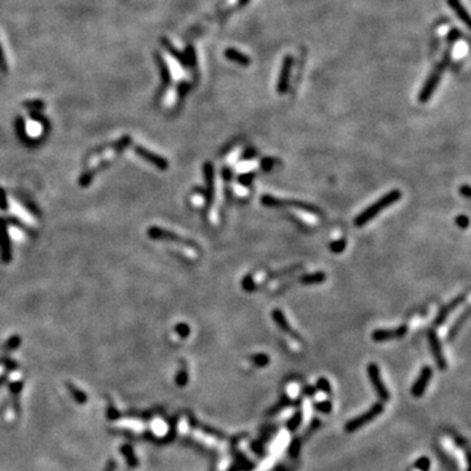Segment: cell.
I'll return each instance as SVG.
<instances>
[{"mask_svg": "<svg viewBox=\"0 0 471 471\" xmlns=\"http://www.w3.org/2000/svg\"><path fill=\"white\" fill-rule=\"evenodd\" d=\"M401 198H402V191L400 189H393L389 193L382 195L381 198L377 199L374 203H372L371 205H368L367 208L363 209L359 215L355 216L353 224L359 228L367 225L368 223H371L374 217H377L384 209L389 208L393 204H396L397 202H400Z\"/></svg>", "mask_w": 471, "mask_h": 471, "instance_id": "6da1fadb", "label": "cell"}, {"mask_svg": "<svg viewBox=\"0 0 471 471\" xmlns=\"http://www.w3.org/2000/svg\"><path fill=\"white\" fill-rule=\"evenodd\" d=\"M261 203L265 207L269 208H281V207H293L296 209L304 211V212L312 213V215H321V211L317 205L312 204V203H306V202L296 201V199H281L272 197L270 194H265L261 197Z\"/></svg>", "mask_w": 471, "mask_h": 471, "instance_id": "7a4b0ae2", "label": "cell"}, {"mask_svg": "<svg viewBox=\"0 0 471 471\" xmlns=\"http://www.w3.org/2000/svg\"><path fill=\"white\" fill-rule=\"evenodd\" d=\"M382 410H384V407H382L381 403H376L373 406L367 411V412H364L363 415H360V416L355 417L351 421H348L347 424H345V431L347 432H355L356 429L361 428L363 425H365L367 423L372 421L376 416L381 414Z\"/></svg>", "mask_w": 471, "mask_h": 471, "instance_id": "3957f363", "label": "cell"}, {"mask_svg": "<svg viewBox=\"0 0 471 471\" xmlns=\"http://www.w3.org/2000/svg\"><path fill=\"white\" fill-rule=\"evenodd\" d=\"M368 374H369V380H371L372 385H373L374 390H376V393L378 394V397H380L382 401L390 400V394H389L388 389L385 388V384L382 381L381 372H380V368H378L377 364H369V367H368Z\"/></svg>", "mask_w": 471, "mask_h": 471, "instance_id": "277c9868", "label": "cell"}, {"mask_svg": "<svg viewBox=\"0 0 471 471\" xmlns=\"http://www.w3.org/2000/svg\"><path fill=\"white\" fill-rule=\"evenodd\" d=\"M203 173H204L205 180V207L209 208L215 198V169L211 162L204 164Z\"/></svg>", "mask_w": 471, "mask_h": 471, "instance_id": "5b68a950", "label": "cell"}, {"mask_svg": "<svg viewBox=\"0 0 471 471\" xmlns=\"http://www.w3.org/2000/svg\"><path fill=\"white\" fill-rule=\"evenodd\" d=\"M407 333V326H400L396 329H377L372 333V339L374 342H386L393 339L403 338Z\"/></svg>", "mask_w": 471, "mask_h": 471, "instance_id": "8992f818", "label": "cell"}, {"mask_svg": "<svg viewBox=\"0 0 471 471\" xmlns=\"http://www.w3.org/2000/svg\"><path fill=\"white\" fill-rule=\"evenodd\" d=\"M466 299H468V295H466V293H462V295H458L457 297H454V299L448 302V304H445V305L439 310L437 316H436L435 326H441L446 321L448 316H449L453 310L457 309L461 304H464V302L466 301Z\"/></svg>", "mask_w": 471, "mask_h": 471, "instance_id": "52a82bcc", "label": "cell"}, {"mask_svg": "<svg viewBox=\"0 0 471 471\" xmlns=\"http://www.w3.org/2000/svg\"><path fill=\"white\" fill-rule=\"evenodd\" d=\"M428 340H429V345H431L432 353H433V357H435V361L437 363L440 369H445L446 360H445V356H444L443 347H441V342H440L439 335H437V333H436L435 330L428 331Z\"/></svg>", "mask_w": 471, "mask_h": 471, "instance_id": "ba28073f", "label": "cell"}, {"mask_svg": "<svg viewBox=\"0 0 471 471\" xmlns=\"http://www.w3.org/2000/svg\"><path fill=\"white\" fill-rule=\"evenodd\" d=\"M271 317H272V320L275 321V324L277 325V328L280 329L283 333L288 334L289 336H292V338L299 339V340L301 339L299 336V334H297V333H296V331L291 328V325H289V322H288L287 317H285V314H284V312H283V310L273 309L272 312H271Z\"/></svg>", "mask_w": 471, "mask_h": 471, "instance_id": "9c48e42d", "label": "cell"}, {"mask_svg": "<svg viewBox=\"0 0 471 471\" xmlns=\"http://www.w3.org/2000/svg\"><path fill=\"white\" fill-rule=\"evenodd\" d=\"M431 377H432L431 367L425 365V367H423L420 374H419V377H417V380L415 381L414 386H412V396L420 397L421 394L424 393L425 389H427L428 382L431 381Z\"/></svg>", "mask_w": 471, "mask_h": 471, "instance_id": "30bf717a", "label": "cell"}, {"mask_svg": "<svg viewBox=\"0 0 471 471\" xmlns=\"http://www.w3.org/2000/svg\"><path fill=\"white\" fill-rule=\"evenodd\" d=\"M440 77H441V69H437V71L433 72V75L427 80V83L424 84L420 94H419V100H420L421 102H427V101L432 97V94H433L435 89L437 88Z\"/></svg>", "mask_w": 471, "mask_h": 471, "instance_id": "8fae6325", "label": "cell"}, {"mask_svg": "<svg viewBox=\"0 0 471 471\" xmlns=\"http://www.w3.org/2000/svg\"><path fill=\"white\" fill-rule=\"evenodd\" d=\"M328 279V275L324 271H316V272H310L302 275L299 279L300 284L302 285H318L322 284L325 280Z\"/></svg>", "mask_w": 471, "mask_h": 471, "instance_id": "7c38bea8", "label": "cell"}, {"mask_svg": "<svg viewBox=\"0 0 471 471\" xmlns=\"http://www.w3.org/2000/svg\"><path fill=\"white\" fill-rule=\"evenodd\" d=\"M469 313H470V309H469V306H466V309H465L464 314H461L460 318H458V320L456 321V322H454L453 326L450 328L449 333H448V340H450V339H453L454 336L457 335V333H458V331H460V329L462 328V326H464L465 322H466V321L469 320V317H470V314H469Z\"/></svg>", "mask_w": 471, "mask_h": 471, "instance_id": "4fadbf2b", "label": "cell"}, {"mask_svg": "<svg viewBox=\"0 0 471 471\" xmlns=\"http://www.w3.org/2000/svg\"><path fill=\"white\" fill-rule=\"evenodd\" d=\"M289 68H291V63L289 61L285 62L284 67L281 69V73L279 76V81H277V92L279 93H284L288 89V79H289Z\"/></svg>", "mask_w": 471, "mask_h": 471, "instance_id": "5bb4252c", "label": "cell"}, {"mask_svg": "<svg viewBox=\"0 0 471 471\" xmlns=\"http://www.w3.org/2000/svg\"><path fill=\"white\" fill-rule=\"evenodd\" d=\"M225 55H227V58L228 59H230V61L237 62L238 65H242V66L249 65V59L245 57V55H242L241 53H237V51H234V50H227Z\"/></svg>", "mask_w": 471, "mask_h": 471, "instance_id": "9a60e30c", "label": "cell"}, {"mask_svg": "<svg viewBox=\"0 0 471 471\" xmlns=\"http://www.w3.org/2000/svg\"><path fill=\"white\" fill-rule=\"evenodd\" d=\"M345 246H347V241H345L344 238H339L336 241H333L330 244V250L334 254H340V253L344 252Z\"/></svg>", "mask_w": 471, "mask_h": 471, "instance_id": "2e32d148", "label": "cell"}, {"mask_svg": "<svg viewBox=\"0 0 471 471\" xmlns=\"http://www.w3.org/2000/svg\"><path fill=\"white\" fill-rule=\"evenodd\" d=\"M242 288H244L246 292H252L256 289V283H254V279L252 277V275H246V276L242 279Z\"/></svg>", "mask_w": 471, "mask_h": 471, "instance_id": "e0dca14e", "label": "cell"}, {"mask_svg": "<svg viewBox=\"0 0 471 471\" xmlns=\"http://www.w3.org/2000/svg\"><path fill=\"white\" fill-rule=\"evenodd\" d=\"M254 177H256V173H245L238 177V182L244 186H249L254 180Z\"/></svg>", "mask_w": 471, "mask_h": 471, "instance_id": "ac0fdd59", "label": "cell"}, {"mask_svg": "<svg viewBox=\"0 0 471 471\" xmlns=\"http://www.w3.org/2000/svg\"><path fill=\"white\" fill-rule=\"evenodd\" d=\"M456 224H457V227H460L461 229H466V228H469V224H470L469 216L458 215L457 217H456Z\"/></svg>", "mask_w": 471, "mask_h": 471, "instance_id": "d6986e66", "label": "cell"}, {"mask_svg": "<svg viewBox=\"0 0 471 471\" xmlns=\"http://www.w3.org/2000/svg\"><path fill=\"white\" fill-rule=\"evenodd\" d=\"M253 361H254L258 367H265L266 364H269L270 359H269V356L265 355V353H259V355H256V356L253 357Z\"/></svg>", "mask_w": 471, "mask_h": 471, "instance_id": "ffe728a7", "label": "cell"}, {"mask_svg": "<svg viewBox=\"0 0 471 471\" xmlns=\"http://www.w3.org/2000/svg\"><path fill=\"white\" fill-rule=\"evenodd\" d=\"M317 386H318L321 390H325L326 393L330 392V384H329V381L326 380V378H320L318 382H317Z\"/></svg>", "mask_w": 471, "mask_h": 471, "instance_id": "44dd1931", "label": "cell"}, {"mask_svg": "<svg viewBox=\"0 0 471 471\" xmlns=\"http://www.w3.org/2000/svg\"><path fill=\"white\" fill-rule=\"evenodd\" d=\"M261 165H262V168L266 170V172H269V170H271V168H272L273 161L270 157H266V158H263L262 162H261Z\"/></svg>", "mask_w": 471, "mask_h": 471, "instance_id": "7402d4cb", "label": "cell"}, {"mask_svg": "<svg viewBox=\"0 0 471 471\" xmlns=\"http://www.w3.org/2000/svg\"><path fill=\"white\" fill-rule=\"evenodd\" d=\"M317 408H318L320 411H322V412H330V411H331V403L330 402L318 403V404H317Z\"/></svg>", "mask_w": 471, "mask_h": 471, "instance_id": "603a6c76", "label": "cell"}, {"mask_svg": "<svg viewBox=\"0 0 471 471\" xmlns=\"http://www.w3.org/2000/svg\"><path fill=\"white\" fill-rule=\"evenodd\" d=\"M460 193H461V195H464L465 198L469 199V198H470V195H471L470 186H469V185H464V186L460 189Z\"/></svg>", "mask_w": 471, "mask_h": 471, "instance_id": "cb8c5ba5", "label": "cell"}, {"mask_svg": "<svg viewBox=\"0 0 471 471\" xmlns=\"http://www.w3.org/2000/svg\"><path fill=\"white\" fill-rule=\"evenodd\" d=\"M254 156H256V151L253 148H248L244 155H242V158L244 160H250V158H254Z\"/></svg>", "mask_w": 471, "mask_h": 471, "instance_id": "d4e9b609", "label": "cell"}, {"mask_svg": "<svg viewBox=\"0 0 471 471\" xmlns=\"http://www.w3.org/2000/svg\"><path fill=\"white\" fill-rule=\"evenodd\" d=\"M0 68L3 69V71H7V66H5V58H4L3 47H1V45H0Z\"/></svg>", "mask_w": 471, "mask_h": 471, "instance_id": "484cf974", "label": "cell"}, {"mask_svg": "<svg viewBox=\"0 0 471 471\" xmlns=\"http://www.w3.org/2000/svg\"><path fill=\"white\" fill-rule=\"evenodd\" d=\"M223 177L225 181H232V177H233V172L229 169V168H224L223 169Z\"/></svg>", "mask_w": 471, "mask_h": 471, "instance_id": "4316f807", "label": "cell"}, {"mask_svg": "<svg viewBox=\"0 0 471 471\" xmlns=\"http://www.w3.org/2000/svg\"><path fill=\"white\" fill-rule=\"evenodd\" d=\"M300 421H301V415L297 414V415H296L295 419H293V420H292L291 423H289V427H291L292 429H295L296 427H297V425L300 424Z\"/></svg>", "mask_w": 471, "mask_h": 471, "instance_id": "83f0119b", "label": "cell"}]
</instances>
